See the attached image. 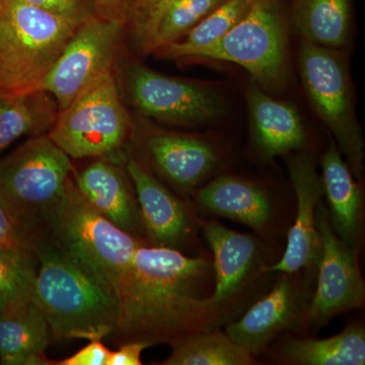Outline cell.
<instances>
[{"label": "cell", "instance_id": "5b68a950", "mask_svg": "<svg viewBox=\"0 0 365 365\" xmlns=\"http://www.w3.org/2000/svg\"><path fill=\"white\" fill-rule=\"evenodd\" d=\"M287 33L284 0H255L230 32L188 58L232 62L248 71L264 91L277 93L288 81Z\"/></svg>", "mask_w": 365, "mask_h": 365}, {"label": "cell", "instance_id": "e0dca14e", "mask_svg": "<svg viewBox=\"0 0 365 365\" xmlns=\"http://www.w3.org/2000/svg\"><path fill=\"white\" fill-rule=\"evenodd\" d=\"M74 182L79 193L101 215L124 232L145 240L140 207L127 170L98 160L74 175Z\"/></svg>", "mask_w": 365, "mask_h": 365}, {"label": "cell", "instance_id": "44dd1931", "mask_svg": "<svg viewBox=\"0 0 365 365\" xmlns=\"http://www.w3.org/2000/svg\"><path fill=\"white\" fill-rule=\"evenodd\" d=\"M51 340L44 314L34 300L0 311V364L48 365L45 356Z\"/></svg>", "mask_w": 365, "mask_h": 365}, {"label": "cell", "instance_id": "f546056e", "mask_svg": "<svg viewBox=\"0 0 365 365\" xmlns=\"http://www.w3.org/2000/svg\"><path fill=\"white\" fill-rule=\"evenodd\" d=\"M41 240L40 227L0 196V246L38 251Z\"/></svg>", "mask_w": 365, "mask_h": 365}, {"label": "cell", "instance_id": "7402d4cb", "mask_svg": "<svg viewBox=\"0 0 365 365\" xmlns=\"http://www.w3.org/2000/svg\"><path fill=\"white\" fill-rule=\"evenodd\" d=\"M290 18L304 42L338 49L351 32V0H292Z\"/></svg>", "mask_w": 365, "mask_h": 365}, {"label": "cell", "instance_id": "cb8c5ba5", "mask_svg": "<svg viewBox=\"0 0 365 365\" xmlns=\"http://www.w3.org/2000/svg\"><path fill=\"white\" fill-rule=\"evenodd\" d=\"M56 110V102L45 91L0 98V153L21 137L49 131Z\"/></svg>", "mask_w": 365, "mask_h": 365}, {"label": "cell", "instance_id": "d6986e66", "mask_svg": "<svg viewBox=\"0 0 365 365\" xmlns=\"http://www.w3.org/2000/svg\"><path fill=\"white\" fill-rule=\"evenodd\" d=\"M198 208L266 234L272 225L274 205L265 189L234 176H220L194 194Z\"/></svg>", "mask_w": 365, "mask_h": 365}, {"label": "cell", "instance_id": "1f68e13d", "mask_svg": "<svg viewBox=\"0 0 365 365\" xmlns=\"http://www.w3.org/2000/svg\"><path fill=\"white\" fill-rule=\"evenodd\" d=\"M111 350L108 349L102 340H90L86 347L66 359L53 362L56 365H107Z\"/></svg>", "mask_w": 365, "mask_h": 365}, {"label": "cell", "instance_id": "2e32d148", "mask_svg": "<svg viewBox=\"0 0 365 365\" xmlns=\"http://www.w3.org/2000/svg\"><path fill=\"white\" fill-rule=\"evenodd\" d=\"M141 150L158 174L182 191L198 188L220 165L212 144L186 134L148 131L141 139Z\"/></svg>", "mask_w": 365, "mask_h": 365}, {"label": "cell", "instance_id": "6da1fadb", "mask_svg": "<svg viewBox=\"0 0 365 365\" xmlns=\"http://www.w3.org/2000/svg\"><path fill=\"white\" fill-rule=\"evenodd\" d=\"M215 285L212 256L141 245L118 285L120 313L113 335L121 343L175 346L218 329L232 316L213 302Z\"/></svg>", "mask_w": 365, "mask_h": 365}, {"label": "cell", "instance_id": "8fae6325", "mask_svg": "<svg viewBox=\"0 0 365 365\" xmlns=\"http://www.w3.org/2000/svg\"><path fill=\"white\" fill-rule=\"evenodd\" d=\"M321 237L317 287L307 304L306 321L314 329L337 314L360 309L365 302V283L360 272L357 250L350 248L334 232L323 201L316 212Z\"/></svg>", "mask_w": 365, "mask_h": 365}, {"label": "cell", "instance_id": "ffe728a7", "mask_svg": "<svg viewBox=\"0 0 365 365\" xmlns=\"http://www.w3.org/2000/svg\"><path fill=\"white\" fill-rule=\"evenodd\" d=\"M324 194L329 202V217L334 232L350 248L359 249L361 235L364 199L339 148L332 143L322 158Z\"/></svg>", "mask_w": 365, "mask_h": 365}, {"label": "cell", "instance_id": "603a6c76", "mask_svg": "<svg viewBox=\"0 0 365 365\" xmlns=\"http://www.w3.org/2000/svg\"><path fill=\"white\" fill-rule=\"evenodd\" d=\"M281 359L297 365L365 364V330L361 325L347 327L327 339H289L281 349Z\"/></svg>", "mask_w": 365, "mask_h": 365}, {"label": "cell", "instance_id": "f1b7e54d", "mask_svg": "<svg viewBox=\"0 0 365 365\" xmlns=\"http://www.w3.org/2000/svg\"><path fill=\"white\" fill-rule=\"evenodd\" d=\"M178 0H129L126 25L136 42L148 52L160 19Z\"/></svg>", "mask_w": 365, "mask_h": 365}, {"label": "cell", "instance_id": "d4e9b609", "mask_svg": "<svg viewBox=\"0 0 365 365\" xmlns=\"http://www.w3.org/2000/svg\"><path fill=\"white\" fill-rule=\"evenodd\" d=\"M163 365H251L255 355L218 329L193 334L173 346Z\"/></svg>", "mask_w": 365, "mask_h": 365}, {"label": "cell", "instance_id": "3957f363", "mask_svg": "<svg viewBox=\"0 0 365 365\" xmlns=\"http://www.w3.org/2000/svg\"><path fill=\"white\" fill-rule=\"evenodd\" d=\"M81 21L7 0L0 9V98L42 91Z\"/></svg>", "mask_w": 365, "mask_h": 365}, {"label": "cell", "instance_id": "30bf717a", "mask_svg": "<svg viewBox=\"0 0 365 365\" xmlns=\"http://www.w3.org/2000/svg\"><path fill=\"white\" fill-rule=\"evenodd\" d=\"M126 83L136 109L163 123L200 126L225 114L222 98L205 83L172 78L139 63L129 66Z\"/></svg>", "mask_w": 365, "mask_h": 365}, {"label": "cell", "instance_id": "9a60e30c", "mask_svg": "<svg viewBox=\"0 0 365 365\" xmlns=\"http://www.w3.org/2000/svg\"><path fill=\"white\" fill-rule=\"evenodd\" d=\"M126 170L135 190L146 239L153 246L175 250L189 244L195 227L191 209L137 158L127 160Z\"/></svg>", "mask_w": 365, "mask_h": 365}, {"label": "cell", "instance_id": "83f0119b", "mask_svg": "<svg viewBox=\"0 0 365 365\" xmlns=\"http://www.w3.org/2000/svg\"><path fill=\"white\" fill-rule=\"evenodd\" d=\"M225 0H178L160 19L148 52L177 42Z\"/></svg>", "mask_w": 365, "mask_h": 365}, {"label": "cell", "instance_id": "52a82bcc", "mask_svg": "<svg viewBox=\"0 0 365 365\" xmlns=\"http://www.w3.org/2000/svg\"><path fill=\"white\" fill-rule=\"evenodd\" d=\"M71 158L50 137L33 136L0 160V196L40 227L74 182Z\"/></svg>", "mask_w": 365, "mask_h": 365}, {"label": "cell", "instance_id": "4316f807", "mask_svg": "<svg viewBox=\"0 0 365 365\" xmlns=\"http://www.w3.org/2000/svg\"><path fill=\"white\" fill-rule=\"evenodd\" d=\"M38 270L37 251L0 246V306L33 300Z\"/></svg>", "mask_w": 365, "mask_h": 365}, {"label": "cell", "instance_id": "9c48e42d", "mask_svg": "<svg viewBox=\"0 0 365 365\" xmlns=\"http://www.w3.org/2000/svg\"><path fill=\"white\" fill-rule=\"evenodd\" d=\"M126 23L93 13L78 24L43 83L58 110L66 109L81 91L113 71L120 34Z\"/></svg>", "mask_w": 365, "mask_h": 365}, {"label": "cell", "instance_id": "277c9868", "mask_svg": "<svg viewBox=\"0 0 365 365\" xmlns=\"http://www.w3.org/2000/svg\"><path fill=\"white\" fill-rule=\"evenodd\" d=\"M45 223L51 230L52 242L104 280L116 294L137 248L146 244L101 215L79 193L76 182Z\"/></svg>", "mask_w": 365, "mask_h": 365}, {"label": "cell", "instance_id": "4dcf8cb0", "mask_svg": "<svg viewBox=\"0 0 365 365\" xmlns=\"http://www.w3.org/2000/svg\"><path fill=\"white\" fill-rule=\"evenodd\" d=\"M25 4L39 7L49 13L83 20L88 14L95 13L93 0H21Z\"/></svg>", "mask_w": 365, "mask_h": 365}, {"label": "cell", "instance_id": "8992f818", "mask_svg": "<svg viewBox=\"0 0 365 365\" xmlns=\"http://www.w3.org/2000/svg\"><path fill=\"white\" fill-rule=\"evenodd\" d=\"M131 134L130 117L110 71L58 111L48 136L69 158H88L121 150Z\"/></svg>", "mask_w": 365, "mask_h": 365}, {"label": "cell", "instance_id": "d6a6232c", "mask_svg": "<svg viewBox=\"0 0 365 365\" xmlns=\"http://www.w3.org/2000/svg\"><path fill=\"white\" fill-rule=\"evenodd\" d=\"M150 346L148 343L137 341L122 343L119 349L110 353L107 365H141V353Z\"/></svg>", "mask_w": 365, "mask_h": 365}, {"label": "cell", "instance_id": "7c38bea8", "mask_svg": "<svg viewBox=\"0 0 365 365\" xmlns=\"http://www.w3.org/2000/svg\"><path fill=\"white\" fill-rule=\"evenodd\" d=\"M290 180L297 196V215L287 235V245L279 262L264 265L262 272L316 273L321 254V237L316 212L324 195L323 180L313 158L300 153L288 160Z\"/></svg>", "mask_w": 365, "mask_h": 365}, {"label": "cell", "instance_id": "d590c367", "mask_svg": "<svg viewBox=\"0 0 365 365\" xmlns=\"http://www.w3.org/2000/svg\"><path fill=\"white\" fill-rule=\"evenodd\" d=\"M1 309H2V307H1V306H0V311H1Z\"/></svg>", "mask_w": 365, "mask_h": 365}, {"label": "cell", "instance_id": "5bb4252c", "mask_svg": "<svg viewBox=\"0 0 365 365\" xmlns=\"http://www.w3.org/2000/svg\"><path fill=\"white\" fill-rule=\"evenodd\" d=\"M273 289L237 321H230L225 333L237 344L258 355L283 331L306 321L304 288L295 274L282 273Z\"/></svg>", "mask_w": 365, "mask_h": 365}, {"label": "cell", "instance_id": "836d02e7", "mask_svg": "<svg viewBox=\"0 0 365 365\" xmlns=\"http://www.w3.org/2000/svg\"><path fill=\"white\" fill-rule=\"evenodd\" d=\"M95 13L126 23L129 0H93Z\"/></svg>", "mask_w": 365, "mask_h": 365}, {"label": "cell", "instance_id": "ac0fdd59", "mask_svg": "<svg viewBox=\"0 0 365 365\" xmlns=\"http://www.w3.org/2000/svg\"><path fill=\"white\" fill-rule=\"evenodd\" d=\"M252 130L257 151L265 160L299 151L307 143V133L294 106L269 96L255 81L247 88Z\"/></svg>", "mask_w": 365, "mask_h": 365}, {"label": "cell", "instance_id": "ba28073f", "mask_svg": "<svg viewBox=\"0 0 365 365\" xmlns=\"http://www.w3.org/2000/svg\"><path fill=\"white\" fill-rule=\"evenodd\" d=\"M299 71L314 111L332 132L352 174L361 181L364 141L355 116L344 55L337 49L302 42Z\"/></svg>", "mask_w": 365, "mask_h": 365}, {"label": "cell", "instance_id": "484cf974", "mask_svg": "<svg viewBox=\"0 0 365 365\" xmlns=\"http://www.w3.org/2000/svg\"><path fill=\"white\" fill-rule=\"evenodd\" d=\"M255 0H225L198 25L194 26L182 41L158 48L153 53L162 58L184 59L199 48L211 44L230 32L246 16Z\"/></svg>", "mask_w": 365, "mask_h": 365}, {"label": "cell", "instance_id": "e575fe53", "mask_svg": "<svg viewBox=\"0 0 365 365\" xmlns=\"http://www.w3.org/2000/svg\"><path fill=\"white\" fill-rule=\"evenodd\" d=\"M7 0H0V9L4 6V4H6Z\"/></svg>", "mask_w": 365, "mask_h": 365}, {"label": "cell", "instance_id": "7a4b0ae2", "mask_svg": "<svg viewBox=\"0 0 365 365\" xmlns=\"http://www.w3.org/2000/svg\"><path fill=\"white\" fill-rule=\"evenodd\" d=\"M33 300L49 326L51 339L103 340L119 319L116 292L54 242H41Z\"/></svg>", "mask_w": 365, "mask_h": 365}, {"label": "cell", "instance_id": "4fadbf2b", "mask_svg": "<svg viewBox=\"0 0 365 365\" xmlns=\"http://www.w3.org/2000/svg\"><path fill=\"white\" fill-rule=\"evenodd\" d=\"M197 223L212 251L215 285L211 297L232 316L245 290L263 273V247L253 235L230 230L215 220L197 218Z\"/></svg>", "mask_w": 365, "mask_h": 365}]
</instances>
